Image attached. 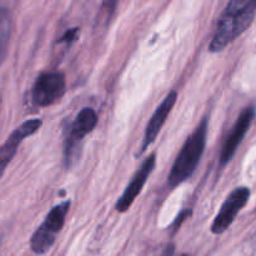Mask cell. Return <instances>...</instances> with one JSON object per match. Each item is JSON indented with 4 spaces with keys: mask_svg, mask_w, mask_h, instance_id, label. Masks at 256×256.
<instances>
[{
    "mask_svg": "<svg viewBox=\"0 0 256 256\" xmlns=\"http://www.w3.org/2000/svg\"><path fill=\"white\" fill-rule=\"evenodd\" d=\"M12 18L9 8L0 5V65L8 54L10 36H12Z\"/></svg>",
    "mask_w": 256,
    "mask_h": 256,
    "instance_id": "8fae6325",
    "label": "cell"
},
{
    "mask_svg": "<svg viewBox=\"0 0 256 256\" xmlns=\"http://www.w3.org/2000/svg\"><path fill=\"white\" fill-rule=\"evenodd\" d=\"M69 209L70 202L65 200L60 204L55 205L50 210L42 224L35 230L32 239H30V248H32L34 254L44 255L52 249L55 240H56V236L64 226L65 218L69 212Z\"/></svg>",
    "mask_w": 256,
    "mask_h": 256,
    "instance_id": "3957f363",
    "label": "cell"
},
{
    "mask_svg": "<svg viewBox=\"0 0 256 256\" xmlns=\"http://www.w3.org/2000/svg\"><path fill=\"white\" fill-rule=\"evenodd\" d=\"M172 249H174V248H172V246L169 248V250H168V252H166V256H174V250H172ZM180 256H188V255L182 254V255H180Z\"/></svg>",
    "mask_w": 256,
    "mask_h": 256,
    "instance_id": "4fadbf2b",
    "label": "cell"
},
{
    "mask_svg": "<svg viewBox=\"0 0 256 256\" xmlns=\"http://www.w3.org/2000/svg\"><path fill=\"white\" fill-rule=\"evenodd\" d=\"M76 35H78V29H70L68 32H65V34L62 35V39L59 40V42H74L76 39Z\"/></svg>",
    "mask_w": 256,
    "mask_h": 256,
    "instance_id": "7c38bea8",
    "label": "cell"
},
{
    "mask_svg": "<svg viewBox=\"0 0 256 256\" xmlns=\"http://www.w3.org/2000/svg\"><path fill=\"white\" fill-rule=\"evenodd\" d=\"M65 89L66 84L62 72H44L36 78L32 85V100L39 108L50 106L62 99Z\"/></svg>",
    "mask_w": 256,
    "mask_h": 256,
    "instance_id": "5b68a950",
    "label": "cell"
},
{
    "mask_svg": "<svg viewBox=\"0 0 256 256\" xmlns=\"http://www.w3.org/2000/svg\"><path fill=\"white\" fill-rule=\"evenodd\" d=\"M42 122L40 119L26 120V122H22L19 128H16V129L9 135L6 142H5L4 144L2 145V148H0V176L4 174L8 165L12 162V158L16 154L18 148L20 146L22 140L32 136L35 132H38V130L42 128Z\"/></svg>",
    "mask_w": 256,
    "mask_h": 256,
    "instance_id": "52a82bcc",
    "label": "cell"
},
{
    "mask_svg": "<svg viewBox=\"0 0 256 256\" xmlns=\"http://www.w3.org/2000/svg\"><path fill=\"white\" fill-rule=\"evenodd\" d=\"M178 100V92H170L169 94L165 96V99L162 100V104L156 108L154 115L150 119L149 124H148L146 130H145L144 138H142V150L140 152H146L148 148L155 142L156 136L159 135L160 130L164 126L165 122H166L168 116L172 112V108H174L175 102Z\"/></svg>",
    "mask_w": 256,
    "mask_h": 256,
    "instance_id": "30bf717a",
    "label": "cell"
},
{
    "mask_svg": "<svg viewBox=\"0 0 256 256\" xmlns=\"http://www.w3.org/2000/svg\"><path fill=\"white\" fill-rule=\"evenodd\" d=\"M208 134V119L204 118L196 129L186 139L184 146L175 159L172 168L168 182L172 188L178 186L185 180L189 179L194 174L195 169L199 165L200 159L204 154L205 145H206Z\"/></svg>",
    "mask_w": 256,
    "mask_h": 256,
    "instance_id": "7a4b0ae2",
    "label": "cell"
},
{
    "mask_svg": "<svg viewBox=\"0 0 256 256\" xmlns=\"http://www.w3.org/2000/svg\"><path fill=\"white\" fill-rule=\"evenodd\" d=\"M98 124V114L92 108H84L70 124L69 132L64 138V160L65 165L70 166L78 159L82 142L86 135L95 129Z\"/></svg>",
    "mask_w": 256,
    "mask_h": 256,
    "instance_id": "277c9868",
    "label": "cell"
},
{
    "mask_svg": "<svg viewBox=\"0 0 256 256\" xmlns=\"http://www.w3.org/2000/svg\"><path fill=\"white\" fill-rule=\"evenodd\" d=\"M155 168V154L149 155L146 159L144 160V162L142 164V166L139 168L135 175L132 176V182H129V185L126 186L125 192H122V196L119 198L116 202V210L119 212H126L128 210L132 208V205L134 204L135 199L138 198V195L142 192V188H144L145 182H146L148 178L150 176L152 172Z\"/></svg>",
    "mask_w": 256,
    "mask_h": 256,
    "instance_id": "9c48e42d",
    "label": "cell"
},
{
    "mask_svg": "<svg viewBox=\"0 0 256 256\" xmlns=\"http://www.w3.org/2000/svg\"><path fill=\"white\" fill-rule=\"evenodd\" d=\"M250 198V189L245 186L236 188L230 192L229 196L220 208V212L215 216L212 224V232L215 235L222 234L234 222L235 218L240 212V210L248 204Z\"/></svg>",
    "mask_w": 256,
    "mask_h": 256,
    "instance_id": "8992f818",
    "label": "cell"
},
{
    "mask_svg": "<svg viewBox=\"0 0 256 256\" xmlns=\"http://www.w3.org/2000/svg\"><path fill=\"white\" fill-rule=\"evenodd\" d=\"M254 118V106L245 108L242 112V114L239 115L236 122H235V125L232 126L230 134L228 135L226 140H225L224 142V146H222V154H220V165H222V166L226 165L228 162H230V160L232 159V156H234L235 152H236V149L239 148V145L242 144L245 135H246L248 130H249Z\"/></svg>",
    "mask_w": 256,
    "mask_h": 256,
    "instance_id": "ba28073f",
    "label": "cell"
},
{
    "mask_svg": "<svg viewBox=\"0 0 256 256\" xmlns=\"http://www.w3.org/2000/svg\"><path fill=\"white\" fill-rule=\"evenodd\" d=\"M256 15V0H232L228 2L210 42V52H222L249 29Z\"/></svg>",
    "mask_w": 256,
    "mask_h": 256,
    "instance_id": "6da1fadb",
    "label": "cell"
}]
</instances>
